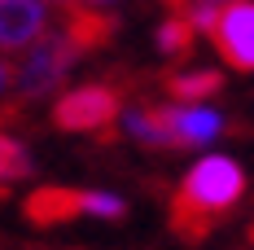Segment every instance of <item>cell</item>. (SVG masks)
<instances>
[{
    "label": "cell",
    "instance_id": "cell-7",
    "mask_svg": "<svg viewBox=\"0 0 254 250\" xmlns=\"http://www.w3.org/2000/svg\"><path fill=\"white\" fill-rule=\"evenodd\" d=\"M26 220L40 228H57L70 224L83 215V189H66V184H44V189H31L22 202Z\"/></svg>",
    "mask_w": 254,
    "mask_h": 250
},
{
    "label": "cell",
    "instance_id": "cell-11",
    "mask_svg": "<svg viewBox=\"0 0 254 250\" xmlns=\"http://www.w3.org/2000/svg\"><path fill=\"white\" fill-rule=\"evenodd\" d=\"M31 171V150H26L18 136L0 132V180H18Z\"/></svg>",
    "mask_w": 254,
    "mask_h": 250
},
{
    "label": "cell",
    "instance_id": "cell-15",
    "mask_svg": "<svg viewBox=\"0 0 254 250\" xmlns=\"http://www.w3.org/2000/svg\"><path fill=\"white\" fill-rule=\"evenodd\" d=\"M202 4H228V0H202Z\"/></svg>",
    "mask_w": 254,
    "mask_h": 250
},
{
    "label": "cell",
    "instance_id": "cell-2",
    "mask_svg": "<svg viewBox=\"0 0 254 250\" xmlns=\"http://www.w3.org/2000/svg\"><path fill=\"white\" fill-rule=\"evenodd\" d=\"M75 57H79V49L66 40V35L35 40V44L22 53L18 75H13L18 92H22V97H44V92H53V88L66 79V71L75 66Z\"/></svg>",
    "mask_w": 254,
    "mask_h": 250
},
{
    "label": "cell",
    "instance_id": "cell-1",
    "mask_svg": "<svg viewBox=\"0 0 254 250\" xmlns=\"http://www.w3.org/2000/svg\"><path fill=\"white\" fill-rule=\"evenodd\" d=\"M246 193V171L228 154H206L189 171L180 175L176 198H171V224L180 237L202 242L206 228L215 224L224 211H232Z\"/></svg>",
    "mask_w": 254,
    "mask_h": 250
},
{
    "label": "cell",
    "instance_id": "cell-4",
    "mask_svg": "<svg viewBox=\"0 0 254 250\" xmlns=\"http://www.w3.org/2000/svg\"><path fill=\"white\" fill-rule=\"evenodd\" d=\"M210 44L228 62L232 71L254 75V0H228L219 4L215 26H210Z\"/></svg>",
    "mask_w": 254,
    "mask_h": 250
},
{
    "label": "cell",
    "instance_id": "cell-17",
    "mask_svg": "<svg viewBox=\"0 0 254 250\" xmlns=\"http://www.w3.org/2000/svg\"><path fill=\"white\" fill-rule=\"evenodd\" d=\"M0 4H4V0H0Z\"/></svg>",
    "mask_w": 254,
    "mask_h": 250
},
{
    "label": "cell",
    "instance_id": "cell-6",
    "mask_svg": "<svg viewBox=\"0 0 254 250\" xmlns=\"http://www.w3.org/2000/svg\"><path fill=\"white\" fill-rule=\"evenodd\" d=\"M162 110V123H167V136H171V150L180 145H206L219 136L224 127V114L210 110V105H180V101H167L158 105Z\"/></svg>",
    "mask_w": 254,
    "mask_h": 250
},
{
    "label": "cell",
    "instance_id": "cell-13",
    "mask_svg": "<svg viewBox=\"0 0 254 250\" xmlns=\"http://www.w3.org/2000/svg\"><path fill=\"white\" fill-rule=\"evenodd\" d=\"M105 26H110L105 18H92V13L83 18V13H75V18H70V31H66V40H70L75 49H88V44L105 40Z\"/></svg>",
    "mask_w": 254,
    "mask_h": 250
},
{
    "label": "cell",
    "instance_id": "cell-3",
    "mask_svg": "<svg viewBox=\"0 0 254 250\" xmlns=\"http://www.w3.org/2000/svg\"><path fill=\"white\" fill-rule=\"evenodd\" d=\"M119 119V92L105 83H83L62 92L53 105V123L62 132H105Z\"/></svg>",
    "mask_w": 254,
    "mask_h": 250
},
{
    "label": "cell",
    "instance_id": "cell-14",
    "mask_svg": "<svg viewBox=\"0 0 254 250\" xmlns=\"http://www.w3.org/2000/svg\"><path fill=\"white\" fill-rule=\"evenodd\" d=\"M9 83H13V75H9V66H4V62H0V92H4V88H9Z\"/></svg>",
    "mask_w": 254,
    "mask_h": 250
},
{
    "label": "cell",
    "instance_id": "cell-5",
    "mask_svg": "<svg viewBox=\"0 0 254 250\" xmlns=\"http://www.w3.org/2000/svg\"><path fill=\"white\" fill-rule=\"evenodd\" d=\"M49 13L44 0H4L0 4V53H26L35 40H44Z\"/></svg>",
    "mask_w": 254,
    "mask_h": 250
},
{
    "label": "cell",
    "instance_id": "cell-8",
    "mask_svg": "<svg viewBox=\"0 0 254 250\" xmlns=\"http://www.w3.org/2000/svg\"><path fill=\"white\" fill-rule=\"evenodd\" d=\"M224 88V71H180L167 79V92L180 105H206L210 97H219Z\"/></svg>",
    "mask_w": 254,
    "mask_h": 250
},
{
    "label": "cell",
    "instance_id": "cell-12",
    "mask_svg": "<svg viewBox=\"0 0 254 250\" xmlns=\"http://www.w3.org/2000/svg\"><path fill=\"white\" fill-rule=\"evenodd\" d=\"M83 215H97V220H123L127 202L119 193H105V189H83Z\"/></svg>",
    "mask_w": 254,
    "mask_h": 250
},
{
    "label": "cell",
    "instance_id": "cell-9",
    "mask_svg": "<svg viewBox=\"0 0 254 250\" xmlns=\"http://www.w3.org/2000/svg\"><path fill=\"white\" fill-rule=\"evenodd\" d=\"M123 123H127V132H131L140 145L171 150V136H167V123H162V110H127Z\"/></svg>",
    "mask_w": 254,
    "mask_h": 250
},
{
    "label": "cell",
    "instance_id": "cell-10",
    "mask_svg": "<svg viewBox=\"0 0 254 250\" xmlns=\"http://www.w3.org/2000/svg\"><path fill=\"white\" fill-rule=\"evenodd\" d=\"M193 40H197V31L189 26L184 13H171L167 22L158 26V49L167 53V57H184V53H193Z\"/></svg>",
    "mask_w": 254,
    "mask_h": 250
},
{
    "label": "cell",
    "instance_id": "cell-16",
    "mask_svg": "<svg viewBox=\"0 0 254 250\" xmlns=\"http://www.w3.org/2000/svg\"><path fill=\"white\" fill-rule=\"evenodd\" d=\"M92 4H101V0H92Z\"/></svg>",
    "mask_w": 254,
    "mask_h": 250
}]
</instances>
